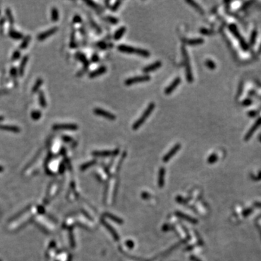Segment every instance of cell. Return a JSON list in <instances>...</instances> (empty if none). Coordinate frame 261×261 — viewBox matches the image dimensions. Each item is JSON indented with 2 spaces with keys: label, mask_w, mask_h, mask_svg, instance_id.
Returning <instances> with one entry per match:
<instances>
[{
  "label": "cell",
  "mask_w": 261,
  "mask_h": 261,
  "mask_svg": "<svg viewBox=\"0 0 261 261\" xmlns=\"http://www.w3.org/2000/svg\"><path fill=\"white\" fill-rule=\"evenodd\" d=\"M118 49L120 52H123V53L134 54V55H137L145 57H148L150 56V52L148 50L139 48H135L131 46H129V45L119 44L118 46Z\"/></svg>",
  "instance_id": "obj_1"
},
{
  "label": "cell",
  "mask_w": 261,
  "mask_h": 261,
  "mask_svg": "<svg viewBox=\"0 0 261 261\" xmlns=\"http://www.w3.org/2000/svg\"><path fill=\"white\" fill-rule=\"evenodd\" d=\"M154 107H155V104L154 102H150L149 104V105L147 106V107L143 113L142 114V116L140 118H138L137 120H136V122L133 124L132 126V129L133 130L136 131L137 129H139L140 127L145 123L146 120H147V118H149V116L152 114V113L154 110Z\"/></svg>",
  "instance_id": "obj_2"
},
{
  "label": "cell",
  "mask_w": 261,
  "mask_h": 261,
  "mask_svg": "<svg viewBox=\"0 0 261 261\" xmlns=\"http://www.w3.org/2000/svg\"><path fill=\"white\" fill-rule=\"evenodd\" d=\"M181 52H182L183 60V64H184V67H185V72H186V79L189 83H192L194 80L193 74H192V68H191V65H190V60H189V57L188 52H187L186 48L185 47L184 45H183V46H181Z\"/></svg>",
  "instance_id": "obj_3"
},
{
  "label": "cell",
  "mask_w": 261,
  "mask_h": 261,
  "mask_svg": "<svg viewBox=\"0 0 261 261\" xmlns=\"http://www.w3.org/2000/svg\"><path fill=\"white\" fill-rule=\"evenodd\" d=\"M150 76L148 75H138V76L131 77V78H127L125 81V85L131 86L133 84H138V83H144L147 82L150 80Z\"/></svg>",
  "instance_id": "obj_4"
},
{
  "label": "cell",
  "mask_w": 261,
  "mask_h": 261,
  "mask_svg": "<svg viewBox=\"0 0 261 261\" xmlns=\"http://www.w3.org/2000/svg\"><path fill=\"white\" fill-rule=\"evenodd\" d=\"M53 130H65V131H76L78 126L76 124L73 123H57L52 126Z\"/></svg>",
  "instance_id": "obj_5"
},
{
  "label": "cell",
  "mask_w": 261,
  "mask_h": 261,
  "mask_svg": "<svg viewBox=\"0 0 261 261\" xmlns=\"http://www.w3.org/2000/svg\"><path fill=\"white\" fill-rule=\"evenodd\" d=\"M93 111H94V113L95 115H97V116H101V117H103V118H106V119H107V120H114L116 119V116H115L114 114H113L112 113L108 112V111L105 110L97 107V108L94 109Z\"/></svg>",
  "instance_id": "obj_6"
},
{
  "label": "cell",
  "mask_w": 261,
  "mask_h": 261,
  "mask_svg": "<svg viewBox=\"0 0 261 261\" xmlns=\"http://www.w3.org/2000/svg\"><path fill=\"white\" fill-rule=\"evenodd\" d=\"M181 78H180V77H176V78L174 79V80L173 81L170 83V84H169L166 88H165V94L166 95L170 94H171L173 91L174 90L178 87V86L181 84Z\"/></svg>",
  "instance_id": "obj_7"
},
{
  "label": "cell",
  "mask_w": 261,
  "mask_h": 261,
  "mask_svg": "<svg viewBox=\"0 0 261 261\" xmlns=\"http://www.w3.org/2000/svg\"><path fill=\"white\" fill-rule=\"evenodd\" d=\"M181 144H176V145H174L173 147L170 149V151H169L167 154H165V155L163 157V161L164 162V163H167V162L170 161L173 158V156L175 155L176 153L178 152V151L181 149Z\"/></svg>",
  "instance_id": "obj_8"
},
{
  "label": "cell",
  "mask_w": 261,
  "mask_h": 261,
  "mask_svg": "<svg viewBox=\"0 0 261 261\" xmlns=\"http://www.w3.org/2000/svg\"><path fill=\"white\" fill-rule=\"evenodd\" d=\"M57 30H58V28H57V27H53V28H49V29L47 30H45V31L42 32V33H39V35L37 36V39L39 41H43L44 40V39H47L49 37H51V36L53 35L54 33H55L57 31Z\"/></svg>",
  "instance_id": "obj_9"
},
{
  "label": "cell",
  "mask_w": 261,
  "mask_h": 261,
  "mask_svg": "<svg viewBox=\"0 0 261 261\" xmlns=\"http://www.w3.org/2000/svg\"><path fill=\"white\" fill-rule=\"evenodd\" d=\"M119 149H115V150H106V151H96L92 152V154L95 157H109L115 156L118 154Z\"/></svg>",
  "instance_id": "obj_10"
},
{
  "label": "cell",
  "mask_w": 261,
  "mask_h": 261,
  "mask_svg": "<svg viewBox=\"0 0 261 261\" xmlns=\"http://www.w3.org/2000/svg\"><path fill=\"white\" fill-rule=\"evenodd\" d=\"M162 66V62L161 61H156V62H153V63L149 65L146 66V67L143 68L142 69V72L145 73H148L150 72H153L156 70H158V68H160Z\"/></svg>",
  "instance_id": "obj_11"
},
{
  "label": "cell",
  "mask_w": 261,
  "mask_h": 261,
  "mask_svg": "<svg viewBox=\"0 0 261 261\" xmlns=\"http://www.w3.org/2000/svg\"><path fill=\"white\" fill-rule=\"evenodd\" d=\"M107 72V68L105 66H101V67L97 68L95 71L89 73V78H94L96 77L100 76V75L104 74V73Z\"/></svg>",
  "instance_id": "obj_12"
},
{
  "label": "cell",
  "mask_w": 261,
  "mask_h": 261,
  "mask_svg": "<svg viewBox=\"0 0 261 261\" xmlns=\"http://www.w3.org/2000/svg\"><path fill=\"white\" fill-rule=\"evenodd\" d=\"M0 130L10 131V132L14 133L21 132V129L18 126L12 125H5V124H0Z\"/></svg>",
  "instance_id": "obj_13"
},
{
  "label": "cell",
  "mask_w": 261,
  "mask_h": 261,
  "mask_svg": "<svg viewBox=\"0 0 261 261\" xmlns=\"http://www.w3.org/2000/svg\"><path fill=\"white\" fill-rule=\"evenodd\" d=\"M183 43L188 45H198L204 43V39L201 38H194V39H183Z\"/></svg>",
  "instance_id": "obj_14"
},
{
  "label": "cell",
  "mask_w": 261,
  "mask_h": 261,
  "mask_svg": "<svg viewBox=\"0 0 261 261\" xmlns=\"http://www.w3.org/2000/svg\"><path fill=\"white\" fill-rule=\"evenodd\" d=\"M75 56L78 60H80L81 62H82L83 63H84V69L87 71L88 68H89V61H88L87 58H86V57L85 56V55L83 53H81V52H78V53H76V55H75Z\"/></svg>",
  "instance_id": "obj_15"
},
{
  "label": "cell",
  "mask_w": 261,
  "mask_h": 261,
  "mask_svg": "<svg viewBox=\"0 0 261 261\" xmlns=\"http://www.w3.org/2000/svg\"><path fill=\"white\" fill-rule=\"evenodd\" d=\"M126 30V28L125 26L120 27V28H118V29L117 30L116 32H115L114 35H113V38H114L115 40L118 41V40H119V39H121V38L123 37Z\"/></svg>",
  "instance_id": "obj_16"
},
{
  "label": "cell",
  "mask_w": 261,
  "mask_h": 261,
  "mask_svg": "<svg viewBox=\"0 0 261 261\" xmlns=\"http://www.w3.org/2000/svg\"><path fill=\"white\" fill-rule=\"evenodd\" d=\"M28 57L26 55L25 57H23V58L22 59V60H21V64H20L19 66V70H18V73L21 76H23V74H24V71H25V68H26V64L27 62H28Z\"/></svg>",
  "instance_id": "obj_17"
},
{
  "label": "cell",
  "mask_w": 261,
  "mask_h": 261,
  "mask_svg": "<svg viewBox=\"0 0 261 261\" xmlns=\"http://www.w3.org/2000/svg\"><path fill=\"white\" fill-rule=\"evenodd\" d=\"M9 36H10V37H11L12 39H15V40H19V39H21L23 38V33H20V32L13 29H10L9 30Z\"/></svg>",
  "instance_id": "obj_18"
},
{
  "label": "cell",
  "mask_w": 261,
  "mask_h": 261,
  "mask_svg": "<svg viewBox=\"0 0 261 261\" xmlns=\"http://www.w3.org/2000/svg\"><path fill=\"white\" fill-rule=\"evenodd\" d=\"M260 125H261V118H259V119L257 120V122H255V123L253 126V127L250 129V130L248 131L247 134L246 138H248L249 137H250V136L253 134V133L257 130V128L260 126Z\"/></svg>",
  "instance_id": "obj_19"
},
{
  "label": "cell",
  "mask_w": 261,
  "mask_h": 261,
  "mask_svg": "<svg viewBox=\"0 0 261 261\" xmlns=\"http://www.w3.org/2000/svg\"><path fill=\"white\" fill-rule=\"evenodd\" d=\"M39 103L43 108H46V106H47V102H46V99H45L44 94L43 91H40L39 92Z\"/></svg>",
  "instance_id": "obj_20"
},
{
  "label": "cell",
  "mask_w": 261,
  "mask_h": 261,
  "mask_svg": "<svg viewBox=\"0 0 261 261\" xmlns=\"http://www.w3.org/2000/svg\"><path fill=\"white\" fill-rule=\"evenodd\" d=\"M59 18H60L59 10L56 8H52L51 9V20L53 22H57L58 21Z\"/></svg>",
  "instance_id": "obj_21"
},
{
  "label": "cell",
  "mask_w": 261,
  "mask_h": 261,
  "mask_svg": "<svg viewBox=\"0 0 261 261\" xmlns=\"http://www.w3.org/2000/svg\"><path fill=\"white\" fill-rule=\"evenodd\" d=\"M186 2L188 3L189 5H190L191 6L193 7V8L195 9V10H197V12H200L201 14H204V10H202V8H201L200 6H199V5L197 4V2H195L194 1H192V0H187Z\"/></svg>",
  "instance_id": "obj_22"
},
{
  "label": "cell",
  "mask_w": 261,
  "mask_h": 261,
  "mask_svg": "<svg viewBox=\"0 0 261 261\" xmlns=\"http://www.w3.org/2000/svg\"><path fill=\"white\" fill-rule=\"evenodd\" d=\"M42 84H43V79L41 78H38L37 81L35 82V84H33V87H32V89H31L32 93H36L37 91H39V88L41 87Z\"/></svg>",
  "instance_id": "obj_23"
},
{
  "label": "cell",
  "mask_w": 261,
  "mask_h": 261,
  "mask_svg": "<svg viewBox=\"0 0 261 261\" xmlns=\"http://www.w3.org/2000/svg\"><path fill=\"white\" fill-rule=\"evenodd\" d=\"M30 39H31V37H30V35H28L26 36V37H24L23 41L21 42V45H20V49H25L28 46V44L30 43Z\"/></svg>",
  "instance_id": "obj_24"
},
{
  "label": "cell",
  "mask_w": 261,
  "mask_h": 261,
  "mask_svg": "<svg viewBox=\"0 0 261 261\" xmlns=\"http://www.w3.org/2000/svg\"><path fill=\"white\" fill-rule=\"evenodd\" d=\"M5 14H6V16L7 18H8V20L9 23H10V24L11 25V26H13L15 21H14V18L13 15H12L11 10H10V8L5 9Z\"/></svg>",
  "instance_id": "obj_25"
},
{
  "label": "cell",
  "mask_w": 261,
  "mask_h": 261,
  "mask_svg": "<svg viewBox=\"0 0 261 261\" xmlns=\"http://www.w3.org/2000/svg\"><path fill=\"white\" fill-rule=\"evenodd\" d=\"M164 177H165V169L161 168L159 172V186L160 187L163 186L164 184Z\"/></svg>",
  "instance_id": "obj_26"
},
{
  "label": "cell",
  "mask_w": 261,
  "mask_h": 261,
  "mask_svg": "<svg viewBox=\"0 0 261 261\" xmlns=\"http://www.w3.org/2000/svg\"><path fill=\"white\" fill-rule=\"evenodd\" d=\"M41 116H42V113H41V111L38 110H33L30 113V117L33 120H39L41 118Z\"/></svg>",
  "instance_id": "obj_27"
},
{
  "label": "cell",
  "mask_w": 261,
  "mask_h": 261,
  "mask_svg": "<svg viewBox=\"0 0 261 261\" xmlns=\"http://www.w3.org/2000/svg\"><path fill=\"white\" fill-rule=\"evenodd\" d=\"M104 19L106 20V21H107L108 23L113 25H117L118 23V22H119V20L117 18L110 15L106 16V17L104 18Z\"/></svg>",
  "instance_id": "obj_28"
},
{
  "label": "cell",
  "mask_w": 261,
  "mask_h": 261,
  "mask_svg": "<svg viewBox=\"0 0 261 261\" xmlns=\"http://www.w3.org/2000/svg\"><path fill=\"white\" fill-rule=\"evenodd\" d=\"M103 224H104V225H105V226H106V227H107V229H108V230H109V231L111 232V234H112L113 237H114V239H116V240H117V241H118V240H119V237H118V234H117V233H116V231H114V230H113V228H111V227H110V226H109V225H108V224H106V223H104V222H103Z\"/></svg>",
  "instance_id": "obj_29"
},
{
  "label": "cell",
  "mask_w": 261,
  "mask_h": 261,
  "mask_svg": "<svg viewBox=\"0 0 261 261\" xmlns=\"http://www.w3.org/2000/svg\"><path fill=\"white\" fill-rule=\"evenodd\" d=\"M84 2H85L86 5H89L90 8L94 9V10H100V6H99V5L97 4H96L94 2L90 1V0H87V1H84Z\"/></svg>",
  "instance_id": "obj_30"
},
{
  "label": "cell",
  "mask_w": 261,
  "mask_h": 261,
  "mask_svg": "<svg viewBox=\"0 0 261 261\" xmlns=\"http://www.w3.org/2000/svg\"><path fill=\"white\" fill-rule=\"evenodd\" d=\"M105 215L107 218H109L112 219L113 221H115V222L118 223V224H122L123 223V221H121V219H120L119 218L114 216V215H113L112 214H110V213H106Z\"/></svg>",
  "instance_id": "obj_31"
},
{
  "label": "cell",
  "mask_w": 261,
  "mask_h": 261,
  "mask_svg": "<svg viewBox=\"0 0 261 261\" xmlns=\"http://www.w3.org/2000/svg\"><path fill=\"white\" fill-rule=\"evenodd\" d=\"M176 215H177L178 217L184 219V220H186V221H189V222H193V219L191 218L190 217L187 216V215H184V214H183V213H179V212H177V213H176Z\"/></svg>",
  "instance_id": "obj_32"
},
{
  "label": "cell",
  "mask_w": 261,
  "mask_h": 261,
  "mask_svg": "<svg viewBox=\"0 0 261 261\" xmlns=\"http://www.w3.org/2000/svg\"><path fill=\"white\" fill-rule=\"evenodd\" d=\"M121 4H122V1H116V2L111 6L110 10H112V11H116V10H118V9L119 8V7L120 6V5Z\"/></svg>",
  "instance_id": "obj_33"
},
{
  "label": "cell",
  "mask_w": 261,
  "mask_h": 261,
  "mask_svg": "<svg viewBox=\"0 0 261 261\" xmlns=\"http://www.w3.org/2000/svg\"><path fill=\"white\" fill-rule=\"evenodd\" d=\"M205 65H206L207 67L210 68V69H214V68H215V64L214 63L213 61L210 60H208L205 61Z\"/></svg>",
  "instance_id": "obj_34"
},
{
  "label": "cell",
  "mask_w": 261,
  "mask_h": 261,
  "mask_svg": "<svg viewBox=\"0 0 261 261\" xmlns=\"http://www.w3.org/2000/svg\"><path fill=\"white\" fill-rule=\"evenodd\" d=\"M18 73V71L17 68H15V67L11 68V69H10V75H11L12 78H17Z\"/></svg>",
  "instance_id": "obj_35"
},
{
  "label": "cell",
  "mask_w": 261,
  "mask_h": 261,
  "mask_svg": "<svg viewBox=\"0 0 261 261\" xmlns=\"http://www.w3.org/2000/svg\"><path fill=\"white\" fill-rule=\"evenodd\" d=\"M20 57H21V52H20L19 50H15V51L13 52V54H12V60H17L18 59L20 58Z\"/></svg>",
  "instance_id": "obj_36"
},
{
  "label": "cell",
  "mask_w": 261,
  "mask_h": 261,
  "mask_svg": "<svg viewBox=\"0 0 261 261\" xmlns=\"http://www.w3.org/2000/svg\"><path fill=\"white\" fill-rule=\"evenodd\" d=\"M96 163V161H90L89 163H85V164H84L81 166V169L82 170H85L87 168H89V167L91 166V165H94Z\"/></svg>",
  "instance_id": "obj_37"
},
{
  "label": "cell",
  "mask_w": 261,
  "mask_h": 261,
  "mask_svg": "<svg viewBox=\"0 0 261 261\" xmlns=\"http://www.w3.org/2000/svg\"><path fill=\"white\" fill-rule=\"evenodd\" d=\"M73 23H80L82 22V18H81L80 15H75L73 18Z\"/></svg>",
  "instance_id": "obj_38"
},
{
  "label": "cell",
  "mask_w": 261,
  "mask_h": 261,
  "mask_svg": "<svg viewBox=\"0 0 261 261\" xmlns=\"http://www.w3.org/2000/svg\"><path fill=\"white\" fill-rule=\"evenodd\" d=\"M62 140L65 142H70L73 140V138H72L71 136H62Z\"/></svg>",
  "instance_id": "obj_39"
},
{
  "label": "cell",
  "mask_w": 261,
  "mask_h": 261,
  "mask_svg": "<svg viewBox=\"0 0 261 261\" xmlns=\"http://www.w3.org/2000/svg\"><path fill=\"white\" fill-rule=\"evenodd\" d=\"M99 60H100V57L97 56V55H92V57H91V61H92L93 62H98Z\"/></svg>",
  "instance_id": "obj_40"
},
{
  "label": "cell",
  "mask_w": 261,
  "mask_h": 261,
  "mask_svg": "<svg viewBox=\"0 0 261 261\" xmlns=\"http://www.w3.org/2000/svg\"><path fill=\"white\" fill-rule=\"evenodd\" d=\"M98 45L100 46V47L102 49H106V46H107V45L104 44V43H100V44H98Z\"/></svg>",
  "instance_id": "obj_41"
},
{
  "label": "cell",
  "mask_w": 261,
  "mask_h": 261,
  "mask_svg": "<svg viewBox=\"0 0 261 261\" xmlns=\"http://www.w3.org/2000/svg\"><path fill=\"white\" fill-rule=\"evenodd\" d=\"M5 19L4 18H2L0 20V25H1V26H2V25L5 23Z\"/></svg>",
  "instance_id": "obj_42"
},
{
  "label": "cell",
  "mask_w": 261,
  "mask_h": 261,
  "mask_svg": "<svg viewBox=\"0 0 261 261\" xmlns=\"http://www.w3.org/2000/svg\"><path fill=\"white\" fill-rule=\"evenodd\" d=\"M4 119H5L4 117H3V116H0V122L2 121V120H4Z\"/></svg>",
  "instance_id": "obj_43"
}]
</instances>
